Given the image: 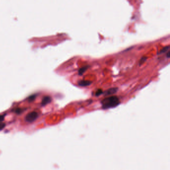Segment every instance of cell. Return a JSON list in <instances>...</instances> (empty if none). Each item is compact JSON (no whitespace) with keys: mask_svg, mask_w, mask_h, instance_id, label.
Instances as JSON below:
<instances>
[{"mask_svg":"<svg viewBox=\"0 0 170 170\" xmlns=\"http://www.w3.org/2000/svg\"><path fill=\"white\" fill-rule=\"evenodd\" d=\"M23 111H24V110L22 109V108H16L15 110H14V112L16 113L19 114L21 113L22 112H23Z\"/></svg>","mask_w":170,"mask_h":170,"instance_id":"obj_8","label":"cell"},{"mask_svg":"<svg viewBox=\"0 0 170 170\" xmlns=\"http://www.w3.org/2000/svg\"><path fill=\"white\" fill-rule=\"evenodd\" d=\"M102 93H103V91L101 89H99L96 91V92L95 93V95L96 96H98L100 95L101 94H102Z\"/></svg>","mask_w":170,"mask_h":170,"instance_id":"obj_9","label":"cell"},{"mask_svg":"<svg viewBox=\"0 0 170 170\" xmlns=\"http://www.w3.org/2000/svg\"><path fill=\"white\" fill-rule=\"evenodd\" d=\"M6 126V124L4 122L0 123V131L2 130Z\"/></svg>","mask_w":170,"mask_h":170,"instance_id":"obj_10","label":"cell"},{"mask_svg":"<svg viewBox=\"0 0 170 170\" xmlns=\"http://www.w3.org/2000/svg\"><path fill=\"white\" fill-rule=\"evenodd\" d=\"M5 118V115H0V123L3 122Z\"/></svg>","mask_w":170,"mask_h":170,"instance_id":"obj_11","label":"cell"},{"mask_svg":"<svg viewBox=\"0 0 170 170\" xmlns=\"http://www.w3.org/2000/svg\"><path fill=\"white\" fill-rule=\"evenodd\" d=\"M88 67H89L88 66H85L81 67L79 69V70H78V74H79L80 75L83 74L86 71V70L88 68Z\"/></svg>","mask_w":170,"mask_h":170,"instance_id":"obj_6","label":"cell"},{"mask_svg":"<svg viewBox=\"0 0 170 170\" xmlns=\"http://www.w3.org/2000/svg\"><path fill=\"white\" fill-rule=\"evenodd\" d=\"M169 48H170V46H169V45H168V46H167V47H166L162 49H161V50H160V53H159V54H163V53H166V51H167L169 50Z\"/></svg>","mask_w":170,"mask_h":170,"instance_id":"obj_7","label":"cell"},{"mask_svg":"<svg viewBox=\"0 0 170 170\" xmlns=\"http://www.w3.org/2000/svg\"><path fill=\"white\" fill-rule=\"evenodd\" d=\"M91 82L89 80H82L79 81L78 83V84L80 86L82 87H85L90 85L91 84Z\"/></svg>","mask_w":170,"mask_h":170,"instance_id":"obj_5","label":"cell"},{"mask_svg":"<svg viewBox=\"0 0 170 170\" xmlns=\"http://www.w3.org/2000/svg\"><path fill=\"white\" fill-rule=\"evenodd\" d=\"M51 101V98L49 96H45L43 97L41 102L42 106H44L47 104L50 103Z\"/></svg>","mask_w":170,"mask_h":170,"instance_id":"obj_3","label":"cell"},{"mask_svg":"<svg viewBox=\"0 0 170 170\" xmlns=\"http://www.w3.org/2000/svg\"><path fill=\"white\" fill-rule=\"evenodd\" d=\"M117 90H118V88H117V87L111 88H110V89H108L107 90L105 91V92H104V94L105 95H112V94L116 93Z\"/></svg>","mask_w":170,"mask_h":170,"instance_id":"obj_4","label":"cell"},{"mask_svg":"<svg viewBox=\"0 0 170 170\" xmlns=\"http://www.w3.org/2000/svg\"><path fill=\"white\" fill-rule=\"evenodd\" d=\"M146 59L147 58L146 57H142V60H141L140 61V64H141L142 63H143L145 61H146Z\"/></svg>","mask_w":170,"mask_h":170,"instance_id":"obj_12","label":"cell"},{"mask_svg":"<svg viewBox=\"0 0 170 170\" xmlns=\"http://www.w3.org/2000/svg\"><path fill=\"white\" fill-rule=\"evenodd\" d=\"M38 116V113L36 111L30 112L25 116V120L29 123H32L37 119Z\"/></svg>","mask_w":170,"mask_h":170,"instance_id":"obj_2","label":"cell"},{"mask_svg":"<svg viewBox=\"0 0 170 170\" xmlns=\"http://www.w3.org/2000/svg\"><path fill=\"white\" fill-rule=\"evenodd\" d=\"M120 101L118 97L116 96H111L105 98L101 101L102 108L108 109L114 108L119 105Z\"/></svg>","mask_w":170,"mask_h":170,"instance_id":"obj_1","label":"cell"},{"mask_svg":"<svg viewBox=\"0 0 170 170\" xmlns=\"http://www.w3.org/2000/svg\"><path fill=\"white\" fill-rule=\"evenodd\" d=\"M170 51H169V52H168V53H167V56L168 57V58H169L170 57Z\"/></svg>","mask_w":170,"mask_h":170,"instance_id":"obj_13","label":"cell"}]
</instances>
